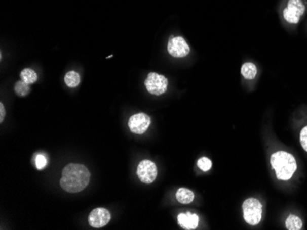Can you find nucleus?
Segmentation results:
<instances>
[{"mask_svg": "<svg viewBox=\"0 0 307 230\" xmlns=\"http://www.w3.org/2000/svg\"><path fill=\"white\" fill-rule=\"evenodd\" d=\"M178 222L184 229H195L199 225V216L189 212L181 213L178 215Z\"/></svg>", "mask_w": 307, "mask_h": 230, "instance_id": "9d476101", "label": "nucleus"}, {"mask_svg": "<svg viewBox=\"0 0 307 230\" xmlns=\"http://www.w3.org/2000/svg\"><path fill=\"white\" fill-rule=\"evenodd\" d=\"M197 165L202 171H207L212 168V161L206 157H203V158L199 159Z\"/></svg>", "mask_w": 307, "mask_h": 230, "instance_id": "f3484780", "label": "nucleus"}, {"mask_svg": "<svg viewBox=\"0 0 307 230\" xmlns=\"http://www.w3.org/2000/svg\"><path fill=\"white\" fill-rule=\"evenodd\" d=\"M29 85H30V84L25 83L22 80L20 81V82H18V83H16L15 88H14L16 94H17L18 96H20V97H25V96H27L28 94L30 93V86H29Z\"/></svg>", "mask_w": 307, "mask_h": 230, "instance_id": "dca6fc26", "label": "nucleus"}, {"mask_svg": "<svg viewBox=\"0 0 307 230\" xmlns=\"http://www.w3.org/2000/svg\"><path fill=\"white\" fill-rule=\"evenodd\" d=\"M244 219L251 225L259 224L262 217V205L256 198H248L243 203Z\"/></svg>", "mask_w": 307, "mask_h": 230, "instance_id": "7ed1b4c3", "label": "nucleus"}, {"mask_svg": "<svg viewBox=\"0 0 307 230\" xmlns=\"http://www.w3.org/2000/svg\"><path fill=\"white\" fill-rule=\"evenodd\" d=\"M90 172L87 167L79 163H70L64 168L60 186L68 193L83 191L89 185Z\"/></svg>", "mask_w": 307, "mask_h": 230, "instance_id": "f257e3e1", "label": "nucleus"}, {"mask_svg": "<svg viewBox=\"0 0 307 230\" xmlns=\"http://www.w3.org/2000/svg\"><path fill=\"white\" fill-rule=\"evenodd\" d=\"M145 88L154 96H160L167 92L169 81L162 74L150 73L144 81Z\"/></svg>", "mask_w": 307, "mask_h": 230, "instance_id": "20e7f679", "label": "nucleus"}, {"mask_svg": "<svg viewBox=\"0 0 307 230\" xmlns=\"http://www.w3.org/2000/svg\"><path fill=\"white\" fill-rule=\"evenodd\" d=\"M0 111H1V115H0V122H3V120H4V118H5V108H4V106H3V104H0Z\"/></svg>", "mask_w": 307, "mask_h": 230, "instance_id": "aec40b11", "label": "nucleus"}, {"mask_svg": "<svg viewBox=\"0 0 307 230\" xmlns=\"http://www.w3.org/2000/svg\"><path fill=\"white\" fill-rule=\"evenodd\" d=\"M65 83L70 88L76 87L80 83V74L74 71L68 72L67 74H65Z\"/></svg>", "mask_w": 307, "mask_h": 230, "instance_id": "4468645a", "label": "nucleus"}, {"mask_svg": "<svg viewBox=\"0 0 307 230\" xmlns=\"http://www.w3.org/2000/svg\"><path fill=\"white\" fill-rule=\"evenodd\" d=\"M271 163L278 179L282 181L290 180L297 170L295 158L291 153L283 151L273 153L271 158Z\"/></svg>", "mask_w": 307, "mask_h": 230, "instance_id": "f03ea898", "label": "nucleus"}, {"mask_svg": "<svg viewBox=\"0 0 307 230\" xmlns=\"http://www.w3.org/2000/svg\"><path fill=\"white\" fill-rule=\"evenodd\" d=\"M177 200L181 204H189L194 199V192L186 189V188H179L176 194Z\"/></svg>", "mask_w": 307, "mask_h": 230, "instance_id": "f8f14e48", "label": "nucleus"}, {"mask_svg": "<svg viewBox=\"0 0 307 230\" xmlns=\"http://www.w3.org/2000/svg\"><path fill=\"white\" fill-rule=\"evenodd\" d=\"M305 11V6L302 0H289L283 10V18L290 24H297Z\"/></svg>", "mask_w": 307, "mask_h": 230, "instance_id": "39448f33", "label": "nucleus"}, {"mask_svg": "<svg viewBox=\"0 0 307 230\" xmlns=\"http://www.w3.org/2000/svg\"><path fill=\"white\" fill-rule=\"evenodd\" d=\"M168 52L175 58H183L189 54L190 48L183 37L178 36V37H172L169 39L168 43Z\"/></svg>", "mask_w": 307, "mask_h": 230, "instance_id": "0eeeda50", "label": "nucleus"}, {"mask_svg": "<svg viewBox=\"0 0 307 230\" xmlns=\"http://www.w3.org/2000/svg\"><path fill=\"white\" fill-rule=\"evenodd\" d=\"M285 225L289 230H300L302 229V222L299 216L292 214L288 216Z\"/></svg>", "mask_w": 307, "mask_h": 230, "instance_id": "ddd939ff", "label": "nucleus"}, {"mask_svg": "<svg viewBox=\"0 0 307 230\" xmlns=\"http://www.w3.org/2000/svg\"><path fill=\"white\" fill-rule=\"evenodd\" d=\"M110 221V213L105 208H96L91 211L89 216V225L95 228L103 227Z\"/></svg>", "mask_w": 307, "mask_h": 230, "instance_id": "1a4fd4ad", "label": "nucleus"}, {"mask_svg": "<svg viewBox=\"0 0 307 230\" xmlns=\"http://www.w3.org/2000/svg\"><path fill=\"white\" fill-rule=\"evenodd\" d=\"M300 142L303 150L307 152V126L303 127L300 133Z\"/></svg>", "mask_w": 307, "mask_h": 230, "instance_id": "6ab92c4d", "label": "nucleus"}, {"mask_svg": "<svg viewBox=\"0 0 307 230\" xmlns=\"http://www.w3.org/2000/svg\"><path fill=\"white\" fill-rule=\"evenodd\" d=\"M20 79L28 84H31L37 81V74L32 69L26 68L21 71Z\"/></svg>", "mask_w": 307, "mask_h": 230, "instance_id": "2eb2a0df", "label": "nucleus"}, {"mask_svg": "<svg viewBox=\"0 0 307 230\" xmlns=\"http://www.w3.org/2000/svg\"><path fill=\"white\" fill-rule=\"evenodd\" d=\"M151 124V118L144 113H138L129 118L128 126L134 134H143L147 130Z\"/></svg>", "mask_w": 307, "mask_h": 230, "instance_id": "6e6552de", "label": "nucleus"}, {"mask_svg": "<svg viewBox=\"0 0 307 230\" xmlns=\"http://www.w3.org/2000/svg\"><path fill=\"white\" fill-rule=\"evenodd\" d=\"M258 74L257 66L253 63H245L241 67V74L244 78L248 80H253Z\"/></svg>", "mask_w": 307, "mask_h": 230, "instance_id": "9b49d317", "label": "nucleus"}, {"mask_svg": "<svg viewBox=\"0 0 307 230\" xmlns=\"http://www.w3.org/2000/svg\"><path fill=\"white\" fill-rule=\"evenodd\" d=\"M35 165L38 170H43L47 165V159L44 154H38L35 159Z\"/></svg>", "mask_w": 307, "mask_h": 230, "instance_id": "a211bd4d", "label": "nucleus"}, {"mask_svg": "<svg viewBox=\"0 0 307 230\" xmlns=\"http://www.w3.org/2000/svg\"><path fill=\"white\" fill-rule=\"evenodd\" d=\"M136 173L140 181L149 185L156 180L158 175V169L155 162L149 160H144L139 163Z\"/></svg>", "mask_w": 307, "mask_h": 230, "instance_id": "423d86ee", "label": "nucleus"}]
</instances>
